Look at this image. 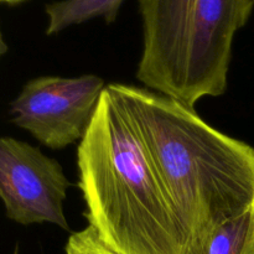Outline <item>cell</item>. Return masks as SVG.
<instances>
[{"mask_svg":"<svg viewBox=\"0 0 254 254\" xmlns=\"http://www.w3.org/2000/svg\"><path fill=\"white\" fill-rule=\"evenodd\" d=\"M207 254H254V207L221 225L211 238Z\"/></svg>","mask_w":254,"mask_h":254,"instance_id":"52a82bcc","label":"cell"},{"mask_svg":"<svg viewBox=\"0 0 254 254\" xmlns=\"http://www.w3.org/2000/svg\"><path fill=\"white\" fill-rule=\"evenodd\" d=\"M107 87L138 130L193 252L207 254L215 231L254 207V146L170 97L133 84Z\"/></svg>","mask_w":254,"mask_h":254,"instance_id":"6da1fadb","label":"cell"},{"mask_svg":"<svg viewBox=\"0 0 254 254\" xmlns=\"http://www.w3.org/2000/svg\"><path fill=\"white\" fill-rule=\"evenodd\" d=\"M71 183L62 165L39 148L11 136H0V200L9 220L22 226L69 225L64 201Z\"/></svg>","mask_w":254,"mask_h":254,"instance_id":"5b68a950","label":"cell"},{"mask_svg":"<svg viewBox=\"0 0 254 254\" xmlns=\"http://www.w3.org/2000/svg\"><path fill=\"white\" fill-rule=\"evenodd\" d=\"M64 254H118L107 247L96 231L87 226L84 230L71 233L64 246Z\"/></svg>","mask_w":254,"mask_h":254,"instance_id":"ba28073f","label":"cell"},{"mask_svg":"<svg viewBox=\"0 0 254 254\" xmlns=\"http://www.w3.org/2000/svg\"><path fill=\"white\" fill-rule=\"evenodd\" d=\"M124 0H59L45 7L47 16L46 35H56L73 25L102 17L113 24Z\"/></svg>","mask_w":254,"mask_h":254,"instance_id":"8992f818","label":"cell"},{"mask_svg":"<svg viewBox=\"0 0 254 254\" xmlns=\"http://www.w3.org/2000/svg\"><path fill=\"white\" fill-rule=\"evenodd\" d=\"M84 218L118 254H195L149 154L106 87L77 148Z\"/></svg>","mask_w":254,"mask_h":254,"instance_id":"7a4b0ae2","label":"cell"},{"mask_svg":"<svg viewBox=\"0 0 254 254\" xmlns=\"http://www.w3.org/2000/svg\"><path fill=\"white\" fill-rule=\"evenodd\" d=\"M27 1V0H0V5L5 4V5H19L22 4V2Z\"/></svg>","mask_w":254,"mask_h":254,"instance_id":"30bf717a","label":"cell"},{"mask_svg":"<svg viewBox=\"0 0 254 254\" xmlns=\"http://www.w3.org/2000/svg\"><path fill=\"white\" fill-rule=\"evenodd\" d=\"M96 74L32 78L10 103L11 122L52 150L81 141L103 93Z\"/></svg>","mask_w":254,"mask_h":254,"instance_id":"277c9868","label":"cell"},{"mask_svg":"<svg viewBox=\"0 0 254 254\" xmlns=\"http://www.w3.org/2000/svg\"><path fill=\"white\" fill-rule=\"evenodd\" d=\"M7 49H9V47H7L6 41H5L4 35H2V32H1V29H0V59H1L5 54H6Z\"/></svg>","mask_w":254,"mask_h":254,"instance_id":"9c48e42d","label":"cell"},{"mask_svg":"<svg viewBox=\"0 0 254 254\" xmlns=\"http://www.w3.org/2000/svg\"><path fill=\"white\" fill-rule=\"evenodd\" d=\"M143 52L136 77L148 89L195 109L222 96L235 35L254 0H138Z\"/></svg>","mask_w":254,"mask_h":254,"instance_id":"3957f363","label":"cell"},{"mask_svg":"<svg viewBox=\"0 0 254 254\" xmlns=\"http://www.w3.org/2000/svg\"><path fill=\"white\" fill-rule=\"evenodd\" d=\"M12 254H19V247H17V246H16V247H15L14 253H12Z\"/></svg>","mask_w":254,"mask_h":254,"instance_id":"8fae6325","label":"cell"}]
</instances>
